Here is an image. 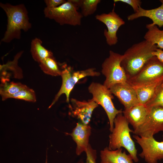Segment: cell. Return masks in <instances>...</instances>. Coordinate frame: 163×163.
<instances>
[{
    "mask_svg": "<svg viewBox=\"0 0 163 163\" xmlns=\"http://www.w3.org/2000/svg\"><path fill=\"white\" fill-rule=\"evenodd\" d=\"M0 7L7 17L6 30L1 41L9 43L14 39H20L21 30L27 31L32 26L25 5L21 4L14 5L0 2Z\"/></svg>",
    "mask_w": 163,
    "mask_h": 163,
    "instance_id": "obj_1",
    "label": "cell"
},
{
    "mask_svg": "<svg viewBox=\"0 0 163 163\" xmlns=\"http://www.w3.org/2000/svg\"><path fill=\"white\" fill-rule=\"evenodd\" d=\"M157 48L156 45L145 40L127 50L123 55L121 65L127 79L135 75L154 56L152 53Z\"/></svg>",
    "mask_w": 163,
    "mask_h": 163,
    "instance_id": "obj_2",
    "label": "cell"
},
{
    "mask_svg": "<svg viewBox=\"0 0 163 163\" xmlns=\"http://www.w3.org/2000/svg\"><path fill=\"white\" fill-rule=\"evenodd\" d=\"M129 124L123 113L117 115L114 121L113 129L109 136L108 147L110 150L125 148L131 156L134 161L137 162L139 159L137 156V150L130 135L133 130L129 128Z\"/></svg>",
    "mask_w": 163,
    "mask_h": 163,
    "instance_id": "obj_3",
    "label": "cell"
},
{
    "mask_svg": "<svg viewBox=\"0 0 163 163\" xmlns=\"http://www.w3.org/2000/svg\"><path fill=\"white\" fill-rule=\"evenodd\" d=\"M163 78V63L155 56L151 58L127 82L133 88L144 86Z\"/></svg>",
    "mask_w": 163,
    "mask_h": 163,
    "instance_id": "obj_4",
    "label": "cell"
},
{
    "mask_svg": "<svg viewBox=\"0 0 163 163\" xmlns=\"http://www.w3.org/2000/svg\"><path fill=\"white\" fill-rule=\"evenodd\" d=\"M122 57L123 55L110 50L109 56L102 64L101 72L105 77L103 85L108 89L116 84L127 82V76L121 65Z\"/></svg>",
    "mask_w": 163,
    "mask_h": 163,
    "instance_id": "obj_5",
    "label": "cell"
},
{
    "mask_svg": "<svg viewBox=\"0 0 163 163\" xmlns=\"http://www.w3.org/2000/svg\"><path fill=\"white\" fill-rule=\"evenodd\" d=\"M100 74L99 72L96 71L93 68L73 71L71 67L67 66L66 64L63 65L60 75L62 80V85L49 108L51 107L63 94H65L66 96V101L69 102L71 92L75 85L81 79L87 76H98Z\"/></svg>",
    "mask_w": 163,
    "mask_h": 163,
    "instance_id": "obj_6",
    "label": "cell"
},
{
    "mask_svg": "<svg viewBox=\"0 0 163 163\" xmlns=\"http://www.w3.org/2000/svg\"><path fill=\"white\" fill-rule=\"evenodd\" d=\"M89 92L92 95V98L105 111L109 119L110 130L111 132L114 128V119L118 114L123 113L121 109L118 110L114 107L112 101L113 98L109 89L97 82H93L88 88Z\"/></svg>",
    "mask_w": 163,
    "mask_h": 163,
    "instance_id": "obj_7",
    "label": "cell"
},
{
    "mask_svg": "<svg viewBox=\"0 0 163 163\" xmlns=\"http://www.w3.org/2000/svg\"><path fill=\"white\" fill-rule=\"evenodd\" d=\"M43 12L46 18L53 20L61 25H80L83 17L69 0L55 8L46 7Z\"/></svg>",
    "mask_w": 163,
    "mask_h": 163,
    "instance_id": "obj_8",
    "label": "cell"
},
{
    "mask_svg": "<svg viewBox=\"0 0 163 163\" xmlns=\"http://www.w3.org/2000/svg\"><path fill=\"white\" fill-rule=\"evenodd\" d=\"M149 108L147 116L143 123L132 133L140 136L153 137L154 135L163 132V108L153 107Z\"/></svg>",
    "mask_w": 163,
    "mask_h": 163,
    "instance_id": "obj_9",
    "label": "cell"
},
{
    "mask_svg": "<svg viewBox=\"0 0 163 163\" xmlns=\"http://www.w3.org/2000/svg\"><path fill=\"white\" fill-rule=\"evenodd\" d=\"M136 142L140 146L142 151L139 154L147 163H158L163 159V142L156 141L153 137H146L134 135Z\"/></svg>",
    "mask_w": 163,
    "mask_h": 163,
    "instance_id": "obj_10",
    "label": "cell"
},
{
    "mask_svg": "<svg viewBox=\"0 0 163 163\" xmlns=\"http://www.w3.org/2000/svg\"><path fill=\"white\" fill-rule=\"evenodd\" d=\"M95 17L107 27V30L104 31V35L107 44L110 46L115 45L118 42L117 31L120 26L125 24V21L115 12L114 9L108 13L97 14Z\"/></svg>",
    "mask_w": 163,
    "mask_h": 163,
    "instance_id": "obj_11",
    "label": "cell"
},
{
    "mask_svg": "<svg viewBox=\"0 0 163 163\" xmlns=\"http://www.w3.org/2000/svg\"><path fill=\"white\" fill-rule=\"evenodd\" d=\"M98 104L92 99L88 101H80L72 98L69 105L71 116L79 120L81 123L88 125L94 109Z\"/></svg>",
    "mask_w": 163,
    "mask_h": 163,
    "instance_id": "obj_12",
    "label": "cell"
},
{
    "mask_svg": "<svg viewBox=\"0 0 163 163\" xmlns=\"http://www.w3.org/2000/svg\"><path fill=\"white\" fill-rule=\"evenodd\" d=\"M109 90L127 109L140 104L135 89L127 82L115 84Z\"/></svg>",
    "mask_w": 163,
    "mask_h": 163,
    "instance_id": "obj_13",
    "label": "cell"
},
{
    "mask_svg": "<svg viewBox=\"0 0 163 163\" xmlns=\"http://www.w3.org/2000/svg\"><path fill=\"white\" fill-rule=\"evenodd\" d=\"M91 132V128L88 124L78 123L70 134L76 144L75 152L77 155H80L87 150L89 144V140Z\"/></svg>",
    "mask_w": 163,
    "mask_h": 163,
    "instance_id": "obj_14",
    "label": "cell"
},
{
    "mask_svg": "<svg viewBox=\"0 0 163 163\" xmlns=\"http://www.w3.org/2000/svg\"><path fill=\"white\" fill-rule=\"evenodd\" d=\"M149 111V108L144 104H140L129 108L124 109L123 113L134 130L144 122Z\"/></svg>",
    "mask_w": 163,
    "mask_h": 163,
    "instance_id": "obj_15",
    "label": "cell"
},
{
    "mask_svg": "<svg viewBox=\"0 0 163 163\" xmlns=\"http://www.w3.org/2000/svg\"><path fill=\"white\" fill-rule=\"evenodd\" d=\"M161 4L158 7L146 10L140 7L138 11L127 16L128 21H132L141 17H146L152 20V25H158L159 27L163 26V0H160Z\"/></svg>",
    "mask_w": 163,
    "mask_h": 163,
    "instance_id": "obj_16",
    "label": "cell"
},
{
    "mask_svg": "<svg viewBox=\"0 0 163 163\" xmlns=\"http://www.w3.org/2000/svg\"><path fill=\"white\" fill-rule=\"evenodd\" d=\"M100 156L101 163H134L131 156L122 148L110 150L106 147L101 151Z\"/></svg>",
    "mask_w": 163,
    "mask_h": 163,
    "instance_id": "obj_17",
    "label": "cell"
},
{
    "mask_svg": "<svg viewBox=\"0 0 163 163\" xmlns=\"http://www.w3.org/2000/svg\"><path fill=\"white\" fill-rule=\"evenodd\" d=\"M42 44V41L37 37L33 39L31 43L30 52L32 56L39 63L46 58L53 57L52 52L45 48Z\"/></svg>",
    "mask_w": 163,
    "mask_h": 163,
    "instance_id": "obj_18",
    "label": "cell"
},
{
    "mask_svg": "<svg viewBox=\"0 0 163 163\" xmlns=\"http://www.w3.org/2000/svg\"><path fill=\"white\" fill-rule=\"evenodd\" d=\"M163 82V78L150 85L134 88L140 104L145 105L152 98L159 85Z\"/></svg>",
    "mask_w": 163,
    "mask_h": 163,
    "instance_id": "obj_19",
    "label": "cell"
},
{
    "mask_svg": "<svg viewBox=\"0 0 163 163\" xmlns=\"http://www.w3.org/2000/svg\"><path fill=\"white\" fill-rule=\"evenodd\" d=\"M148 31L144 36L145 40L156 45L158 48L163 50V30H160L156 25L151 24L146 25Z\"/></svg>",
    "mask_w": 163,
    "mask_h": 163,
    "instance_id": "obj_20",
    "label": "cell"
},
{
    "mask_svg": "<svg viewBox=\"0 0 163 163\" xmlns=\"http://www.w3.org/2000/svg\"><path fill=\"white\" fill-rule=\"evenodd\" d=\"M27 87L20 83L2 81L0 86V94L2 101L9 98L11 95L16 93Z\"/></svg>",
    "mask_w": 163,
    "mask_h": 163,
    "instance_id": "obj_21",
    "label": "cell"
},
{
    "mask_svg": "<svg viewBox=\"0 0 163 163\" xmlns=\"http://www.w3.org/2000/svg\"><path fill=\"white\" fill-rule=\"evenodd\" d=\"M39 64L40 69L44 73L53 76L61 75V70L54 57L45 59Z\"/></svg>",
    "mask_w": 163,
    "mask_h": 163,
    "instance_id": "obj_22",
    "label": "cell"
},
{
    "mask_svg": "<svg viewBox=\"0 0 163 163\" xmlns=\"http://www.w3.org/2000/svg\"><path fill=\"white\" fill-rule=\"evenodd\" d=\"M9 98L23 100L32 102H35L36 101L34 91L27 86L17 93L11 95L9 97Z\"/></svg>",
    "mask_w": 163,
    "mask_h": 163,
    "instance_id": "obj_23",
    "label": "cell"
},
{
    "mask_svg": "<svg viewBox=\"0 0 163 163\" xmlns=\"http://www.w3.org/2000/svg\"><path fill=\"white\" fill-rule=\"evenodd\" d=\"M145 105L148 108L159 107L163 108V82L158 87L152 98Z\"/></svg>",
    "mask_w": 163,
    "mask_h": 163,
    "instance_id": "obj_24",
    "label": "cell"
},
{
    "mask_svg": "<svg viewBox=\"0 0 163 163\" xmlns=\"http://www.w3.org/2000/svg\"><path fill=\"white\" fill-rule=\"evenodd\" d=\"M100 0H82L81 8L83 16L87 17L94 13Z\"/></svg>",
    "mask_w": 163,
    "mask_h": 163,
    "instance_id": "obj_25",
    "label": "cell"
},
{
    "mask_svg": "<svg viewBox=\"0 0 163 163\" xmlns=\"http://www.w3.org/2000/svg\"><path fill=\"white\" fill-rule=\"evenodd\" d=\"M85 152L86 155V163H96L97 158L96 151L93 149L90 144Z\"/></svg>",
    "mask_w": 163,
    "mask_h": 163,
    "instance_id": "obj_26",
    "label": "cell"
},
{
    "mask_svg": "<svg viewBox=\"0 0 163 163\" xmlns=\"http://www.w3.org/2000/svg\"><path fill=\"white\" fill-rule=\"evenodd\" d=\"M114 2H121L130 5L133 8L134 13L137 12L141 7L142 2L139 0H114Z\"/></svg>",
    "mask_w": 163,
    "mask_h": 163,
    "instance_id": "obj_27",
    "label": "cell"
},
{
    "mask_svg": "<svg viewBox=\"0 0 163 163\" xmlns=\"http://www.w3.org/2000/svg\"><path fill=\"white\" fill-rule=\"evenodd\" d=\"M65 0H45L44 2L46 5V7L54 8L57 7L66 2Z\"/></svg>",
    "mask_w": 163,
    "mask_h": 163,
    "instance_id": "obj_28",
    "label": "cell"
},
{
    "mask_svg": "<svg viewBox=\"0 0 163 163\" xmlns=\"http://www.w3.org/2000/svg\"><path fill=\"white\" fill-rule=\"evenodd\" d=\"M153 55L155 56L161 62L163 63V50L157 48L152 53Z\"/></svg>",
    "mask_w": 163,
    "mask_h": 163,
    "instance_id": "obj_29",
    "label": "cell"
},
{
    "mask_svg": "<svg viewBox=\"0 0 163 163\" xmlns=\"http://www.w3.org/2000/svg\"><path fill=\"white\" fill-rule=\"evenodd\" d=\"M77 10L81 7L82 0H69Z\"/></svg>",
    "mask_w": 163,
    "mask_h": 163,
    "instance_id": "obj_30",
    "label": "cell"
},
{
    "mask_svg": "<svg viewBox=\"0 0 163 163\" xmlns=\"http://www.w3.org/2000/svg\"><path fill=\"white\" fill-rule=\"evenodd\" d=\"M45 163H47V155L46 156V160Z\"/></svg>",
    "mask_w": 163,
    "mask_h": 163,
    "instance_id": "obj_31",
    "label": "cell"
}]
</instances>
